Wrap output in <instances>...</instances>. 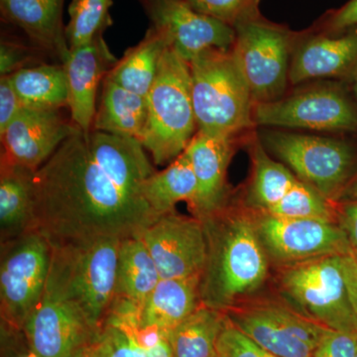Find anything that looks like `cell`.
I'll return each mask as SVG.
<instances>
[{
  "label": "cell",
  "mask_w": 357,
  "mask_h": 357,
  "mask_svg": "<svg viewBox=\"0 0 357 357\" xmlns=\"http://www.w3.org/2000/svg\"><path fill=\"white\" fill-rule=\"evenodd\" d=\"M260 141L299 180L328 199L344 188L354 168V150L344 141L280 130L263 131Z\"/></svg>",
  "instance_id": "cell-8"
},
{
  "label": "cell",
  "mask_w": 357,
  "mask_h": 357,
  "mask_svg": "<svg viewBox=\"0 0 357 357\" xmlns=\"http://www.w3.org/2000/svg\"><path fill=\"white\" fill-rule=\"evenodd\" d=\"M65 0H0L2 22L24 32L33 46L63 64L70 53L63 21Z\"/></svg>",
  "instance_id": "cell-20"
},
{
  "label": "cell",
  "mask_w": 357,
  "mask_h": 357,
  "mask_svg": "<svg viewBox=\"0 0 357 357\" xmlns=\"http://www.w3.org/2000/svg\"><path fill=\"white\" fill-rule=\"evenodd\" d=\"M192 8L234 28L258 20L260 0H185Z\"/></svg>",
  "instance_id": "cell-33"
},
{
  "label": "cell",
  "mask_w": 357,
  "mask_h": 357,
  "mask_svg": "<svg viewBox=\"0 0 357 357\" xmlns=\"http://www.w3.org/2000/svg\"><path fill=\"white\" fill-rule=\"evenodd\" d=\"M340 217V227L349 237L354 255L357 257V201L345 204Z\"/></svg>",
  "instance_id": "cell-40"
},
{
  "label": "cell",
  "mask_w": 357,
  "mask_h": 357,
  "mask_svg": "<svg viewBox=\"0 0 357 357\" xmlns=\"http://www.w3.org/2000/svg\"><path fill=\"white\" fill-rule=\"evenodd\" d=\"M146 98L147 122L140 143L156 165H165L185 151L198 131L189 63L170 48Z\"/></svg>",
  "instance_id": "cell-5"
},
{
  "label": "cell",
  "mask_w": 357,
  "mask_h": 357,
  "mask_svg": "<svg viewBox=\"0 0 357 357\" xmlns=\"http://www.w3.org/2000/svg\"><path fill=\"white\" fill-rule=\"evenodd\" d=\"M52 245L37 229L1 243L0 314L2 328L23 332L41 300L48 278Z\"/></svg>",
  "instance_id": "cell-7"
},
{
  "label": "cell",
  "mask_w": 357,
  "mask_h": 357,
  "mask_svg": "<svg viewBox=\"0 0 357 357\" xmlns=\"http://www.w3.org/2000/svg\"><path fill=\"white\" fill-rule=\"evenodd\" d=\"M3 357H36L30 349L24 333L1 328Z\"/></svg>",
  "instance_id": "cell-38"
},
{
  "label": "cell",
  "mask_w": 357,
  "mask_h": 357,
  "mask_svg": "<svg viewBox=\"0 0 357 357\" xmlns=\"http://www.w3.org/2000/svg\"><path fill=\"white\" fill-rule=\"evenodd\" d=\"M218 354L220 357H277L238 330L227 317L218 337Z\"/></svg>",
  "instance_id": "cell-34"
},
{
  "label": "cell",
  "mask_w": 357,
  "mask_h": 357,
  "mask_svg": "<svg viewBox=\"0 0 357 357\" xmlns=\"http://www.w3.org/2000/svg\"><path fill=\"white\" fill-rule=\"evenodd\" d=\"M189 65L198 131L234 139L255 126V100L231 49H208Z\"/></svg>",
  "instance_id": "cell-4"
},
{
  "label": "cell",
  "mask_w": 357,
  "mask_h": 357,
  "mask_svg": "<svg viewBox=\"0 0 357 357\" xmlns=\"http://www.w3.org/2000/svg\"><path fill=\"white\" fill-rule=\"evenodd\" d=\"M79 131L61 109L23 107L0 135L1 158L37 171L68 138Z\"/></svg>",
  "instance_id": "cell-16"
},
{
  "label": "cell",
  "mask_w": 357,
  "mask_h": 357,
  "mask_svg": "<svg viewBox=\"0 0 357 357\" xmlns=\"http://www.w3.org/2000/svg\"><path fill=\"white\" fill-rule=\"evenodd\" d=\"M161 277L146 245L138 236L121 239L114 299L142 306Z\"/></svg>",
  "instance_id": "cell-25"
},
{
  "label": "cell",
  "mask_w": 357,
  "mask_h": 357,
  "mask_svg": "<svg viewBox=\"0 0 357 357\" xmlns=\"http://www.w3.org/2000/svg\"><path fill=\"white\" fill-rule=\"evenodd\" d=\"M36 171L1 158L0 234L1 243L32 229Z\"/></svg>",
  "instance_id": "cell-23"
},
{
  "label": "cell",
  "mask_w": 357,
  "mask_h": 357,
  "mask_svg": "<svg viewBox=\"0 0 357 357\" xmlns=\"http://www.w3.org/2000/svg\"><path fill=\"white\" fill-rule=\"evenodd\" d=\"M253 177L248 190L251 208L266 211L278 203L299 178L287 166L275 161L260 140L252 148Z\"/></svg>",
  "instance_id": "cell-30"
},
{
  "label": "cell",
  "mask_w": 357,
  "mask_h": 357,
  "mask_svg": "<svg viewBox=\"0 0 357 357\" xmlns=\"http://www.w3.org/2000/svg\"><path fill=\"white\" fill-rule=\"evenodd\" d=\"M23 333L36 357H72L100 335L81 307L46 289Z\"/></svg>",
  "instance_id": "cell-15"
},
{
  "label": "cell",
  "mask_w": 357,
  "mask_h": 357,
  "mask_svg": "<svg viewBox=\"0 0 357 357\" xmlns=\"http://www.w3.org/2000/svg\"><path fill=\"white\" fill-rule=\"evenodd\" d=\"M255 126L314 131L357 130V109L335 86L303 89L272 102L255 103Z\"/></svg>",
  "instance_id": "cell-10"
},
{
  "label": "cell",
  "mask_w": 357,
  "mask_h": 357,
  "mask_svg": "<svg viewBox=\"0 0 357 357\" xmlns=\"http://www.w3.org/2000/svg\"><path fill=\"white\" fill-rule=\"evenodd\" d=\"M333 32H342L357 28V0H349L333 14L328 22Z\"/></svg>",
  "instance_id": "cell-39"
},
{
  "label": "cell",
  "mask_w": 357,
  "mask_h": 357,
  "mask_svg": "<svg viewBox=\"0 0 357 357\" xmlns=\"http://www.w3.org/2000/svg\"><path fill=\"white\" fill-rule=\"evenodd\" d=\"M147 115L145 96L124 89L105 76L93 131L134 138L140 142Z\"/></svg>",
  "instance_id": "cell-24"
},
{
  "label": "cell",
  "mask_w": 357,
  "mask_h": 357,
  "mask_svg": "<svg viewBox=\"0 0 357 357\" xmlns=\"http://www.w3.org/2000/svg\"><path fill=\"white\" fill-rule=\"evenodd\" d=\"M117 61L103 35H100L89 43L70 49L63 63L69 86L70 119L86 135L93 131L98 86Z\"/></svg>",
  "instance_id": "cell-17"
},
{
  "label": "cell",
  "mask_w": 357,
  "mask_h": 357,
  "mask_svg": "<svg viewBox=\"0 0 357 357\" xmlns=\"http://www.w3.org/2000/svg\"><path fill=\"white\" fill-rule=\"evenodd\" d=\"M261 213L279 218H312L335 222V213L330 199L312 185L298 180L276 204Z\"/></svg>",
  "instance_id": "cell-32"
},
{
  "label": "cell",
  "mask_w": 357,
  "mask_h": 357,
  "mask_svg": "<svg viewBox=\"0 0 357 357\" xmlns=\"http://www.w3.org/2000/svg\"><path fill=\"white\" fill-rule=\"evenodd\" d=\"M225 314L238 330L277 357H312L330 330L278 305L236 307Z\"/></svg>",
  "instance_id": "cell-12"
},
{
  "label": "cell",
  "mask_w": 357,
  "mask_h": 357,
  "mask_svg": "<svg viewBox=\"0 0 357 357\" xmlns=\"http://www.w3.org/2000/svg\"><path fill=\"white\" fill-rule=\"evenodd\" d=\"M354 89H356V93L357 95V69L356 72V76H354Z\"/></svg>",
  "instance_id": "cell-44"
},
{
  "label": "cell",
  "mask_w": 357,
  "mask_h": 357,
  "mask_svg": "<svg viewBox=\"0 0 357 357\" xmlns=\"http://www.w3.org/2000/svg\"><path fill=\"white\" fill-rule=\"evenodd\" d=\"M225 312L202 305L170 332L173 357H218Z\"/></svg>",
  "instance_id": "cell-29"
},
{
  "label": "cell",
  "mask_w": 357,
  "mask_h": 357,
  "mask_svg": "<svg viewBox=\"0 0 357 357\" xmlns=\"http://www.w3.org/2000/svg\"><path fill=\"white\" fill-rule=\"evenodd\" d=\"M121 241L98 238L52 245L45 289L81 307L98 333L115 298Z\"/></svg>",
  "instance_id": "cell-3"
},
{
  "label": "cell",
  "mask_w": 357,
  "mask_h": 357,
  "mask_svg": "<svg viewBox=\"0 0 357 357\" xmlns=\"http://www.w3.org/2000/svg\"><path fill=\"white\" fill-rule=\"evenodd\" d=\"M201 220L208 243L199 286L202 304L227 312L261 287L268 272L267 253L255 220L227 204Z\"/></svg>",
  "instance_id": "cell-2"
},
{
  "label": "cell",
  "mask_w": 357,
  "mask_h": 357,
  "mask_svg": "<svg viewBox=\"0 0 357 357\" xmlns=\"http://www.w3.org/2000/svg\"><path fill=\"white\" fill-rule=\"evenodd\" d=\"M356 63L357 30L337 37H314L294 54L289 82L298 84L319 77L340 76Z\"/></svg>",
  "instance_id": "cell-21"
},
{
  "label": "cell",
  "mask_w": 357,
  "mask_h": 357,
  "mask_svg": "<svg viewBox=\"0 0 357 357\" xmlns=\"http://www.w3.org/2000/svg\"><path fill=\"white\" fill-rule=\"evenodd\" d=\"M218 357H220V356H218Z\"/></svg>",
  "instance_id": "cell-47"
},
{
  "label": "cell",
  "mask_w": 357,
  "mask_h": 357,
  "mask_svg": "<svg viewBox=\"0 0 357 357\" xmlns=\"http://www.w3.org/2000/svg\"><path fill=\"white\" fill-rule=\"evenodd\" d=\"M349 194H351L354 198L357 199V178L356 180L352 183L351 187L349 188Z\"/></svg>",
  "instance_id": "cell-43"
},
{
  "label": "cell",
  "mask_w": 357,
  "mask_h": 357,
  "mask_svg": "<svg viewBox=\"0 0 357 357\" xmlns=\"http://www.w3.org/2000/svg\"><path fill=\"white\" fill-rule=\"evenodd\" d=\"M155 172L137 139L79 131L35 172L32 229L51 245L138 236L160 218L142 192Z\"/></svg>",
  "instance_id": "cell-1"
},
{
  "label": "cell",
  "mask_w": 357,
  "mask_h": 357,
  "mask_svg": "<svg viewBox=\"0 0 357 357\" xmlns=\"http://www.w3.org/2000/svg\"><path fill=\"white\" fill-rule=\"evenodd\" d=\"M356 357H357V351H356Z\"/></svg>",
  "instance_id": "cell-45"
},
{
  "label": "cell",
  "mask_w": 357,
  "mask_h": 357,
  "mask_svg": "<svg viewBox=\"0 0 357 357\" xmlns=\"http://www.w3.org/2000/svg\"><path fill=\"white\" fill-rule=\"evenodd\" d=\"M151 27L166 40L169 48L190 63L208 49L230 50L236 30L192 8L185 0H137Z\"/></svg>",
  "instance_id": "cell-13"
},
{
  "label": "cell",
  "mask_w": 357,
  "mask_h": 357,
  "mask_svg": "<svg viewBox=\"0 0 357 357\" xmlns=\"http://www.w3.org/2000/svg\"><path fill=\"white\" fill-rule=\"evenodd\" d=\"M357 333L328 330L312 357H356Z\"/></svg>",
  "instance_id": "cell-36"
},
{
  "label": "cell",
  "mask_w": 357,
  "mask_h": 357,
  "mask_svg": "<svg viewBox=\"0 0 357 357\" xmlns=\"http://www.w3.org/2000/svg\"><path fill=\"white\" fill-rule=\"evenodd\" d=\"M143 196L159 215L175 211L180 202L192 203L197 192V178L187 152L184 151L161 172H155L142 188Z\"/></svg>",
  "instance_id": "cell-28"
},
{
  "label": "cell",
  "mask_w": 357,
  "mask_h": 357,
  "mask_svg": "<svg viewBox=\"0 0 357 357\" xmlns=\"http://www.w3.org/2000/svg\"><path fill=\"white\" fill-rule=\"evenodd\" d=\"M72 357H109V354H107L105 342L98 335L96 340L89 342V344L79 349Z\"/></svg>",
  "instance_id": "cell-42"
},
{
  "label": "cell",
  "mask_w": 357,
  "mask_h": 357,
  "mask_svg": "<svg viewBox=\"0 0 357 357\" xmlns=\"http://www.w3.org/2000/svg\"><path fill=\"white\" fill-rule=\"evenodd\" d=\"M23 107L62 109L69 105V86L63 64H39L9 75Z\"/></svg>",
  "instance_id": "cell-27"
},
{
  "label": "cell",
  "mask_w": 357,
  "mask_h": 357,
  "mask_svg": "<svg viewBox=\"0 0 357 357\" xmlns=\"http://www.w3.org/2000/svg\"><path fill=\"white\" fill-rule=\"evenodd\" d=\"M356 259H357V257H356Z\"/></svg>",
  "instance_id": "cell-46"
},
{
  "label": "cell",
  "mask_w": 357,
  "mask_h": 357,
  "mask_svg": "<svg viewBox=\"0 0 357 357\" xmlns=\"http://www.w3.org/2000/svg\"><path fill=\"white\" fill-rule=\"evenodd\" d=\"M168 48L164 37L150 27L139 43L126 50L107 77L124 89L146 98Z\"/></svg>",
  "instance_id": "cell-26"
},
{
  "label": "cell",
  "mask_w": 357,
  "mask_h": 357,
  "mask_svg": "<svg viewBox=\"0 0 357 357\" xmlns=\"http://www.w3.org/2000/svg\"><path fill=\"white\" fill-rule=\"evenodd\" d=\"M340 263L351 304L357 314V259L354 255H342Z\"/></svg>",
  "instance_id": "cell-41"
},
{
  "label": "cell",
  "mask_w": 357,
  "mask_h": 357,
  "mask_svg": "<svg viewBox=\"0 0 357 357\" xmlns=\"http://www.w3.org/2000/svg\"><path fill=\"white\" fill-rule=\"evenodd\" d=\"M201 277L161 279L139 309L141 325L171 332L202 306Z\"/></svg>",
  "instance_id": "cell-22"
},
{
  "label": "cell",
  "mask_w": 357,
  "mask_h": 357,
  "mask_svg": "<svg viewBox=\"0 0 357 357\" xmlns=\"http://www.w3.org/2000/svg\"><path fill=\"white\" fill-rule=\"evenodd\" d=\"M340 255L288 265L282 296L302 316L337 332L357 333V314L342 272Z\"/></svg>",
  "instance_id": "cell-6"
},
{
  "label": "cell",
  "mask_w": 357,
  "mask_h": 357,
  "mask_svg": "<svg viewBox=\"0 0 357 357\" xmlns=\"http://www.w3.org/2000/svg\"><path fill=\"white\" fill-rule=\"evenodd\" d=\"M38 53H43L37 47L26 46L13 36L2 35L0 44V75L9 76L24 68L39 65Z\"/></svg>",
  "instance_id": "cell-35"
},
{
  "label": "cell",
  "mask_w": 357,
  "mask_h": 357,
  "mask_svg": "<svg viewBox=\"0 0 357 357\" xmlns=\"http://www.w3.org/2000/svg\"><path fill=\"white\" fill-rule=\"evenodd\" d=\"M139 309L114 299L100 331L109 357H173L170 332L141 325Z\"/></svg>",
  "instance_id": "cell-19"
},
{
  "label": "cell",
  "mask_w": 357,
  "mask_h": 357,
  "mask_svg": "<svg viewBox=\"0 0 357 357\" xmlns=\"http://www.w3.org/2000/svg\"><path fill=\"white\" fill-rule=\"evenodd\" d=\"M231 50L248 82L255 103L283 96L289 82L291 37L288 32L258 20L234 27Z\"/></svg>",
  "instance_id": "cell-9"
},
{
  "label": "cell",
  "mask_w": 357,
  "mask_h": 357,
  "mask_svg": "<svg viewBox=\"0 0 357 357\" xmlns=\"http://www.w3.org/2000/svg\"><path fill=\"white\" fill-rule=\"evenodd\" d=\"M256 229L266 253L287 265L335 255H354L344 229L331 220L275 217L262 213Z\"/></svg>",
  "instance_id": "cell-11"
},
{
  "label": "cell",
  "mask_w": 357,
  "mask_h": 357,
  "mask_svg": "<svg viewBox=\"0 0 357 357\" xmlns=\"http://www.w3.org/2000/svg\"><path fill=\"white\" fill-rule=\"evenodd\" d=\"M112 0H72L66 36L70 49L89 43L103 35L114 21L110 16Z\"/></svg>",
  "instance_id": "cell-31"
},
{
  "label": "cell",
  "mask_w": 357,
  "mask_h": 357,
  "mask_svg": "<svg viewBox=\"0 0 357 357\" xmlns=\"http://www.w3.org/2000/svg\"><path fill=\"white\" fill-rule=\"evenodd\" d=\"M23 109L20 98L14 91L8 76L0 79V135Z\"/></svg>",
  "instance_id": "cell-37"
},
{
  "label": "cell",
  "mask_w": 357,
  "mask_h": 357,
  "mask_svg": "<svg viewBox=\"0 0 357 357\" xmlns=\"http://www.w3.org/2000/svg\"><path fill=\"white\" fill-rule=\"evenodd\" d=\"M138 236L145 243L161 279L201 277L208 258L203 222L175 211L162 215Z\"/></svg>",
  "instance_id": "cell-14"
},
{
  "label": "cell",
  "mask_w": 357,
  "mask_h": 357,
  "mask_svg": "<svg viewBox=\"0 0 357 357\" xmlns=\"http://www.w3.org/2000/svg\"><path fill=\"white\" fill-rule=\"evenodd\" d=\"M197 178L196 196L189 204L194 217H210L227 204V173L234 153V138L197 131L185 150Z\"/></svg>",
  "instance_id": "cell-18"
}]
</instances>
